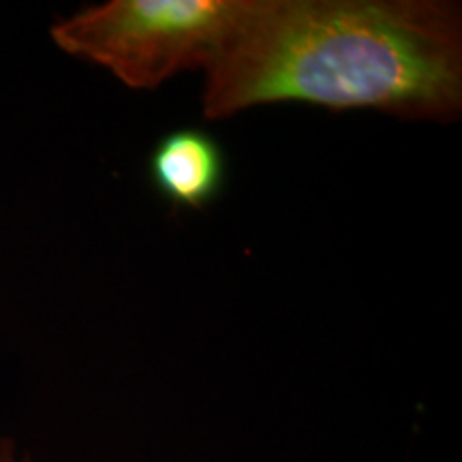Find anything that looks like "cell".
Listing matches in <instances>:
<instances>
[{
    "instance_id": "obj_1",
    "label": "cell",
    "mask_w": 462,
    "mask_h": 462,
    "mask_svg": "<svg viewBox=\"0 0 462 462\" xmlns=\"http://www.w3.org/2000/svg\"><path fill=\"white\" fill-rule=\"evenodd\" d=\"M204 75L208 120L309 103L448 123L462 109V11L448 0H253Z\"/></svg>"
},
{
    "instance_id": "obj_2",
    "label": "cell",
    "mask_w": 462,
    "mask_h": 462,
    "mask_svg": "<svg viewBox=\"0 0 462 462\" xmlns=\"http://www.w3.org/2000/svg\"><path fill=\"white\" fill-rule=\"evenodd\" d=\"M253 0H109L58 22L51 39L133 90L182 71H206L238 31Z\"/></svg>"
},
{
    "instance_id": "obj_3",
    "label": "cell",
    "mask_w": 462,
    "mask_h": 462,
    "mask_svg": "<svg viewBox=\"0 0 462 462\" xmlns=\"http://www.w3.org/2000/svg\"><path fill=\"white\" fill-rule=\"evenodd\" d=\"M148 178L173 210H204L227 182V159L215 135L195 126L173 129L154 143Z\"/></svg>"
},
{
    "instance_id": "obj_4",
    "label": "cell",
    "mask_w": 462,
    "mask_h": 462,
    "mask_svg": "<svg viewBox=\"0 0 462 462\" xmlns=\"http://www.w3.org/2000/svg\"><path fill=\"white\" fill-rule=\"evenodd\" d=\"M7 462H14V460H7Z\"/></svg>"
}]
</instances>
